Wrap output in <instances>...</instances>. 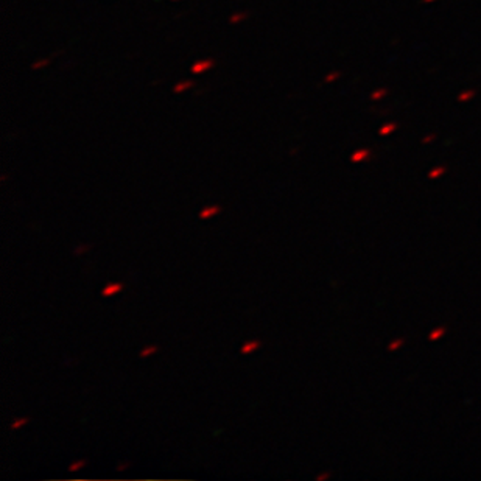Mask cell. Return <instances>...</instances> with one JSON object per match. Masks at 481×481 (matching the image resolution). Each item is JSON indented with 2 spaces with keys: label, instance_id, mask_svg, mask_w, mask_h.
<instances>
[{
  "label": "cell",
  "instance_id": "6da1fadb",
  "mask_svg": "<svg viewBox=\"0 0 481 481\" xmlns=\"http://www.w3.org/2000/svg\"><path fill=\"white\" fill-rule=\"evenodd\" d=\"M123 288H125L123 284H109V285H106L105 288H103L101 294L105 296V298H109V296H114L117 293H120Z\"/></svg>",
  "mask_w": 481,
  "mask_h": 481
},
{
  "label": "cell",
  "instance_id": "7a4b0ae2",
  "mask_svg": "<svg viewBox=\"0 0 481 481\" xmlns=\"http://www.w3.org/2000/svg\"><path fill=\"white\" fill-rule=\"evenodd\" d=\"M220 212V207L218 206H209V207H204V209L199 212V218L206 220V218H210L213 215H217Z\"/></svg>",
  "mask_w": 481,
  "mask_h": 481
},
{
  "label": "cell",
  "instance_id": "3957f363",
  "mask_svg": "<svg viewBox=\"0 0 481 481\" xmlns=\"http://www.w3.org/2000/svg\"><path fill=\"white\" fill-rule=\"evenodd\" d=\"M260 344L262 343L258 341V339H254V341H248V343H245V344L241 346V353L248 355L251 352H254L256 349H258V347H260Z\"/></svg>",
  "mask_w": 481,
  "mask_h": 481
},
{
  "label": "cell",
  "instance_id": "277c9868",
  "mask_svg": "<svg viewBox=\"0 0 481 481\" xmlns=\"http://www.w3.org/2000/svg\"><path fill=\"white\" fill-rule=\"evenodd\" d=\"M156 351H158V347H156V346H148V347H145V349H144L142 352H140V357L145 358V357H148V355H153Z\"/></svg>",
  "mask_w": 481,
  "mask_h": 481
},
{
  "label": "cell",
  "instance_id": "5b68a950",
  "mask_svg": "<svg viewBox=\"0 0 481 481\" xmlns=\"http://www.w3.org/2000/svg\"><path fill=\"white\" fill-rule=\"evenodd\" d=\"M84 465H86V461H84V460H81V461H77V463L70 464L69 470H70V472H77V470H80L81 467H84Z\"/></svg>",
  "mask_w": 481,
  "mask_h": 481
},
{
  "label": "cell",
  "instance_id": "8992f818",
  "mask_svg": "<svg viewBox=\"0 0 481 481\" xmlns=\"http://www.w3.org/2000/svg\"><path fill=\"white\" fill-rule=\"evenodd\" d=\"M28 422V419L27 417H20V419H17V420H14V422L11 424V428H13V430H16V428H19V427H22V425H25Z\"/></svg>",
  "mask_w": 481,
  "mask_h": 481
},
{
  "label": "cell",
  "instance_id": "52a82bcc",
  "mask_svg": "<svg viewBox=\"0 0 481 481\" xmlns=\"http://www.w3.org/2000/svg\"><path fill=\"white\" fill-rule=\"evenodd\" d=\"M441 334H442V330H438V334H433V335H432V338H438Z\"/></svg>",
  "mask_w": 481,
  "mask_h": 481
},
{
  "label": "cell",
  "instance_id": "ba28073f",
  "mask_svg": "<svg viewBox=\"0 0 481 481\" xmlns=\"http://www.w3.org/2000/svg\"><path fill=\"white\" fill-rule=\"evenodd\" d=\"M329 475H327V473H324V475H320V477H318V480H324V478H327Z\"/></svg>",
  "mask_w": 481,
  "mask_h": 481
}]
</instances>
